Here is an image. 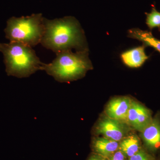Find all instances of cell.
Wrapping results in <instances>:
<instances>
[{
  "label": "cell",
  "mask_w": 160,
  "mask_h": 160,
  "mask_svg": "<svg viewBox=\"0 0 160 160\" xmlns=\"http://www.w3.org/2000/svg\"><path fill=\"white\" fill-rule=\"evenodd\" d=\"M44 32L41 44L56 53L65 50L88 49L79 22L72 17L49 20L44 18Z\"/></svg>",
  "instance_id": "obj_1"
},
{
  "label": "cell",
  "mask_w": 160,
  "mask_h": 160,
  "mask_svg": "<svg viewBox=\"0 0 160 160\" xmlns=\"http://www.w3.org/2000/svg\"><path fill=\"white\" fill-rule=\"evenodd\" d=\"M51 63L43 64L42 70L60 82H67L83 77L92 68L88 49L77 51L65 50L57 53Z\"/></svg>",
  "instance_id": "obj_2"
},
{
  "label": "cell",
  "mask_w": 160,
  "mask_h": 160,
  "mask_svg": "<svg viewBox=\"0 0 160 160\" xmlns=\"http://www.w3.org/2000/svg\"><path fill=\"white\" fill-rule=\"evenodd\" d=\"M0 52L4 56L8 76L28 78L38 70H42L44 63L30 46L18 42L0 43Z\"/></svg>",
  "instance_id": "obj_3"
},
{
  "label": "cell",
  "mask_w": 160,
  "mask_h": 160,
  "mask_svg": "<svg viewBox=\"0 0 160 160\" xmlns=\"http://www.w3.org/2000/svg\"><path fill=\"white\" fill-rule=\"evenodd\" d=\"M44 18L42 13L10 18L5 29L6 38L31 47L37 46L41 43L44 34Z\"/></svg>",
  "instance_id": "obj_4"
},
{
  "label": "cell",
  "mask_w": 160,
  "mask_h": 160,
  "mask_svg": "<svg viewBox=\"0 0 160 160\" xmlns=\"http://www.w3.org/2000/svg\"><path fill=\"white\" fill-rule=\"evenodd\" d=\"M152 120L149 109L140 103L132 101L126 118L129 125L135 129L142 132Z\"/></svg>",
  "instance_id": "obj_5"
},
{
  "label": "cell",
  "mask_w": 160,
  "mask_h": 160,
  "mask_svg": "<svg viewBox=\"0 0 160 160\" xmlns=\"http://www.w3.org/2000/svg\"><path fill=\"white\" fill-rule=\"evenodd\" d=\"M96 131L104 137L120 142L124 138L126 129L119 121L109 117L101 120L98 123Z\"/></svg>",
  "instance_id": "obj_6"
},
{
  "label": "cell",
  "mask_w": 160,
  "mask_h": 160,
  "mask_svg": "<svg viewBox=\"0 0 160 160\" xmlns=\"http://www.w3.org/2000/svg\"><path fill=\"white\" fill-rule=\"evenodd\" d=\"M142 132V138L147 151L154 155L160 151V122L152 119Z\"/></svg>",
  "instance_id": "obj_7"
},
{
  "label": "cell",
  "mask_w": 160,
  "mask_h": 160,
  "mask_svg": "<svg viewBox=\"0 0 160 160\" xmlns=\"http://www.w3.org/2000/svg\"><path fill=\"white\" fill-rule=\"evenodd\" d=\"M132 101L127 97L116 98L112 100L106 107V111L108 117L119 121L126 120Z\"/></svg>",
  "instance_id": "obj_8"
},
{
  "label": "cell",
  "mask_w": 160,
  "mask_h": 160,
  "mask_svg": "<svg viewBox=\"0 0 160 160\" xmlns=\"http://www.w3.org/2000/svg\"><path fill=\"white\" fill-rule=\"evenodd\" d=\"M119 142L102 137L95 139L92 143V149L94 153L108 158L119 149Z\"/></svg>",
  "instance_id": "obj_9"
},
{
  "label": "cell",
  "mask_w": 160,
  "mask_h": 160,
  "mask_svg": "<svg viewBox=\"0 0 160 160\" xmlns=\"http://www.w3.org/2000/svg\"><path fill=\"white\" fill-rule=\"evenodd\" d=\"M144 45L123 52L121 58L126 66L131 68H138L148 59L145 51Z\"/></svg>",
  "instance_id": "obj_10"
},
{
  "label": "cell",
  "mask_w": 160,
  "mask_h": 160,
  "mask_svg": "<svg viewBox=\"0 0 160 160\" xmlns=\"http://www.w3.org/2000/svg\"><path fill=\"white\" fill-rule=\"evenodd\" d=\"M128 37L141 41L145 46H149L160 53V40L153 37L151 32L139 29H132L128 31Z\"/></svg>",
  "instance_id": "obj_11"
},
{
  "label": "cell",
  "mask_w": 160,
  "mask_h": 160,
  "mask_svg": "<svg viewBox=\"0 0 160 160\" xmlns=\"http://www.w3.org/2000/svg\"><path fill=\"white\" fill-rule=\"evenodd\" d=\"M143 148L138 137L135 135H131L120 141L118 149L128 158Z\"/></svg>",
  "instance_id": "obj_12"
},
{
  "label": "cell",
  "mask_w": 160,
  "mask_h": 160,
  "mask_svg": "<svg viewBox=\"0 0 160 160\" xmlns=\"http://www.w3.org/2000/svg\"><path fill=\"white\" fill-rule=\"evenodd\" d=\"M146 23L150 29L158 28L160 31V12L154 7L150 13H147Z\"/></svg>",
  "instance_id": "obj_13"
},
{
  "label": "cell",
  "mask_w": 160,
  "mask_h": 160,
  "mask_svg": "<svg viewBox=\"0 0 160 160\" xmlns=\"http://www.w3.org/2000/svg\"><path fill=\"white\" fill-rule=\"evenodd\" d=\"M128 160H156L154 155L151 154L143 148L137 153L128 158Z\"/></svg>",
  "instance_id": "obj_14"
},
{
  "label": "cell",
  "mask_w": 160,
  "mask_h": 160,
  "mask_svg": "<svg viewBox=\"0 0 160 160\" xmlns=\"http://www.w3.org/2000/svg\"><path fill=\"white\" fill-rule=\"evenodd\" d=\"M107 160H128L125 154L120 150H118L114 152L113 154L107 158Z\"/></svg>",
  "instance_id": "obj_15"
},
{
  "label": "cell",
  "mask_w": 160,
  "mask_h": 160,
  "mask_svg": "<svg viewBox=\"0 0 160 160\" xmlns=\"http://www.w3.org/2000/svg\"><path fill=\"white\" fill-rule=\"evenodd\" d=\"M87 160H107V159L106 158L103 157L93 153L89 157Z\"/></svg>",
  "instance_id": "obj_16"
},
{
  "label": "cell",
  "mask_w": 160,
  "mask_h": 160,
  "mask_svg": "<svg viewBox=\"0 0 160 160\" xmlns=\"http://www.w3.org/2000/svg\"><path fill=\"white\" fill-rule=\"evenodd\" d=\"M158 160H160V158Z\"/></svg>",
  "instance_id": "obj_17"
}]
</instances>
